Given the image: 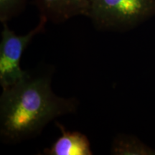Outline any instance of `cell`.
<instances>
[{"label": "cell", "instance_id": "cell-3", "mask_svg": "<svg viewBox=\"0 0 155 155\" xmlns=\"http://www.w3.org/2000/svg\"><path fill=\"white\" fill-rule=\"evenodd\" d=\"M48 22L40 17L38 25L24 35H17L7 23H3L0 42V85L2 89L15 84L26 74L27 71L21 68V58L32 39L44 32Z\"/></svg>", "mask_w": 155, "mask_h": 155}, {"label": "cell", "instance_id": "cell-5", "mask_svg": "<svg viewBox=\"0 0 155 155\" xmlns=\"http://www.w3.org/2000/svg\"><path fill=\"white\" fill-rule=\"evenodd\" d=\"M61 136L51 147L45 149L43 154L47 155H92L90 141L87 136L79 131H70L61 124L57 123Z\"/></svg>", "mask_w": 155, "mask_h": 155}, {"label": "cell", "instance_id": "cell-1", "mask_svg": "<svg viewBox=\"0 0 155 155\" xmlns=\"http://www.w3.org/2000/svg\"><path fill=\"white\" fill-rule=\"evenodd\" d=\"M49 67L27 71L0 96V139L16 144L35 138L56 118L76 112L78 101L56 95Z\"/></svg>", "mask_w": 155, "mask_h": 155}, {"label": "cell", "instance_id": "cell-6", "mask_svg": "<svg viewBox=\"0 0 155 155\" xmlns=\"http://www.w3.org/2000/svg\"><path fill=\"white\" fill-rule=\"evenodd\" d=\"M28 0H0V22L7 23L22 12Z\"/></svg>", "mask_w": 155, "mask_h": 155}, {"label": "cell", "instance_id": "cell-7", "mask_svg": "<svg viewBox=\"0 0 155 155\" xmlns=\"http://www.w3.org/2000/svg\"><path fill=\"white\" fill-rule=\"evenodd\" d=\"M146 150L143 147L136 144L134 141L127 139L124 136L119 135L112 141L111 154L115 155L144 154Z\"/></svg>", "mask_w": 155, "mask_h": 155}, {"label": "cell", "instance_id": "cell-4", "mask_svg": "<svg viewBox=\"0 0 155 155\" xmlns=\"http://www.w3.org/2000/svg\"><path fill=\"white\" fill-rule=\"evenodd\" d=\"M40 17L55 24L77 16H87L89 0H35Z\"/></svg>", "mask_w": 155, "mask_h": 155}, {"label": "cell", "instance_id": "cell-2", "mask_svg": "<svg viewBox=\"0 0 155 155\" xmlns=\"http://www.w3.org/2000/svg\"><path fill=\"white\" fill-rule=\"evenodd\" d=\"M155 10L153 0H89L87 16L99 30L116 32Z\"/></svg>", "mask_w": 155, "mask_h": 155}]
</instances>
